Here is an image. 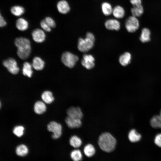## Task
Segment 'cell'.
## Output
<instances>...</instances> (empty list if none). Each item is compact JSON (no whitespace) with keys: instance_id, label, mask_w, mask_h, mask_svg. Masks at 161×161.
I'll list each match as a JSON object with an SVG mask.
<instances>
[{"instance_id":"cell-1","label":"cell","mask_w":161,"mask_h":161,"mask_svg":"<svg viewBox=\"0 0 161 161\" xmlns=\"http://www.w3.org/2000/svg\"><path fill=\"white\" fill-rule=\"evenodd\" d=\"M14 44L17 48V53L18 57L23 60L27 58L31 50L29 40L27 38L19 37L15 39Z\"/></svg>"},{"instance_id":"cell-2","label":"cell","mask_w":161,"mask_h":161,"mask_svg":"<svg viewBox=\"0 0 161 161\" xmlns=\"http://www.w3.org/2000/svg\"><path fill=\"white\" fill-rule=\"evenodd\" d=\"M117 143L115 138L110 133L104 132L99 136L98 144L103 151L107 152H110L115 148Z\"/></svg>"},{"instance_id":"cell-3","label":"cell","mask_w":161,"mask_h":161,"mask_svg":"<svg viewBox=\"0 0 161 161\" xmlns=\"http://www.w3.org/2000/svg\"><path fill=\"white\" fill-rule=\"evenodd\" d=\"M95 39L86 36L85 38H79L78 44V49L83 52H87L93 47Z\"/></svg>"},{"instance_id":"cell-4","label":"cell","mask_w":161,"mask_h":161,"mask_svg":"<svg viewBox=\"0 0 161 161\" xmlns=\"http://www.w3.org/2000/svg\"><path fill=\"white\" fill-rule=\"evenodd\" d=\"M61 60L63 64L66 66L72 68L78 61V58L77 55L69 52H66L62 54Z\"/></svg>"},{"instance_id":"cell-5","label":"cell","mask_w":161,"mask_h":161,"mask_svg":"<svg viewBox=\"0 0 161 161\" xmlns=\"http://www.w3.org/2000/svg\"><path fill=\"white\" fill-rule=\"evenodd\" d=\"M47 129L49 131L52 132V137L57 139L61 135L62 126L61 125L55 121H51L47 125Z\"/></svg>"},{"instance_id":"cell-6","label":"cell","mask_w":161,"mask_h":161,"mask_svg":"<svg viewBox=\"0 0 161 161\" xmlns=\"http://www.w3.org/2000/svg\"><path fill=\"white\" fill-rule=\"evenodd\" d=\"M3 65L10 72L13 74H17L19 72V69L17 66V62L12 58H9L4 61Z\"/></svg>"},{"instance_id":"cell-7","label":"cell","mask_w":161,"mask_h":161,"mask_svg":"<svg viewBox=\"0 0 161 161\" xmlns=\"http://www.w3.org/2000/svg\"><path fill=\"white\" fill-rule=\"evenodd\" d=\"M139 24L136 17L133 16H130L126 20L125 23L126 28L129 32L135 31L138 28Z\"/></svg>"},{"instance_id":"cell-8","label":"cell","mask_w":161,"mask_h":161,"mask_svg":"<svg viewBox=\"0 0 161 161\" xmlns=\"http://www.w3.org/2000/svg\"><path fill=\"white\" fill-rule=\"evenodd\" d=\"M95 58L91 55L85 54L83 55L81 64L87 69H91L95 66Z\"/></svg>"},{"instance_id":"cell-9","label":"cell","mask_w":161,"mask_h":161,"mask_svg":"<svg viewBox=\"0 0 161 161\" xmlns=\"http://www.w3.org/2000/svg\"><path fill=\"white\" fill-rule=\"evenodd\" d=\"M68 116L74 118L81 120L83 117L81 109L79 107L72 106L67 111Z\"/></svg>"},{"instance_id":"cell-10","label":"cell","mask_w":161,"mask_h":161,"mask_svg":"<svg viewBox=\"0 0 161 161\" xmlns=\"http://www.w3.org/2000/svg\"><path fill=\"white\" fill-rule=\"evenodd\" d=\"M32 35L33 40L36 42H42L45 39V34L41 29H36L34 30L32 32Z\"/></svg>"},{"instance_id":"cell-11","label":"cell","mask_w":161,"mask_h":161,"mask_svg":"<svg viewBox=\"0 0 161 161\" xmlns=\"http://www.w3.org/2000/svg\"><path fill=\"white\" fill-rule=\"evenodd\" d=\"M129 141L132 143H136L139 141L142 138L141 134L135 129H133L130 130L128 135Z\"/></svg>"},{"instance_id":"cell-12","label":"cell","mask_w":161,"mask_h":161,"mask_svg":"<svg viewBox=\"0 0 161 161\" xmlns=\"http://www.w3.org/2000/svg\"><path fill=\"white\" fill-rule=\"evenodd\" d=\"M65 121L67 126L72 129L79 128L82 124L81 120L72 118L68 116L66 118Z\"/></svg>"},{"instance_id":"cell-13","label":"cell","mask_w":161,"mask_h":161,"mask_svg":"<svg viewBox=\"0 0 161 161\" xmlns=\"http://www.w3.org/2000/svg\"><path fill=\"white\" fill-rule=\"evenodd\" d=\"M105 25L108 29L111 30H118L120 27V24L116 19H109L105 22Z\"/></svg>"},{"instance_id":"cell-14","label":"cell","mask_w":161,"mask_h":161,"mask_svg":"<svg viewBox=\"0 0 161 161\" xmlns=\"http://www.w3.org/2000/svg\"><path fill=\"white\" fill-rule=\"evenodd\" d=\"M57 6L58 11L62 14H66L69 12L70 10L68 3L64 0L59 1L58 3Z\"/></svg>"},{"instance_id":"cell-15","label":"cell","mask_w":161,"mask_h":161,"mask_svg":"<svg viewBox=\"0 0 161 161\" xmlns=\"http://www.w3.org/2000/svg\"><path fill=\"white\" fill-rule=\"evenodd\" d=\"M44 65V62L40 58L36 57L32 60V66L37 70H42Z\"/></svg>"},{"instance_id":"cell-16","label":"cell","mask_w":161,"mask_h":161,"mask_svg":"<svg viewBox=\"0 0 161 161\" xmlns=\"http://www.w3.org/2000/svg\"><path fill=\"white\" fill-rule=\"evenodd\" d=\"M34 111L38 114L44 113L46 110V107L45 103L43 102L39 101L36 102L34 106Z\"/></svg>"},{"instance_id":"cell-17","label":"cell","mask_w":161,"mask_h":161,"mask_svg":"<svg viewBox=\"0 0 161 161\" xmlns=\"http://www.w3.org/2000/svg\"><path fill=\"white\" fill-rule=\"evenodd\" d=\"M150 124L153 128L161 129V119L159 114L153 116L150 120Z\"/></svg>"},{"instance_id":"cell-18","label":"cell","mask_w":161,"mask_h":161,"mask_svg":"<svg viewBox=\"0 0 161 161\" xmlns=\"http://www.w3.org/2000/svg\"><path fill=\"white\" fill-rule=\"evenodd\" d=\"M29 149L27 146L23 144L18 146L16 149V154L20 157H24L28 153Z\"/></svg>"},{"instance_id":"cell-19","label":"cell","mask_w":161,"mask_h":161,"mask_svg":"<svg viewBox=\"0 0 161 161\" xmlns=\"http://www.w3.org/2000/svg\"><path fill=\"white\" fill-rule=\"evenodd\" d=\"M16 28L19 30L23 31L26 30L28 27L27 21L23 18H20L17 19L16 23Z\"/></svg>"},{"instance_id":"cell-20","label":"cell","mask_w":161,"mask_h":161,"mask_svg":"<svg viewBox=\"0 0 161 161\" xmlns=\"http://www.w3.org/2000/svg\"><path fill=\"white\" fill-rule=\"evenodd\" d=\"M131 59V54L129 52H126L120 56L119 61L122 65L125 66L127 65L130 63Z\"/></svg>"},{"instance_id":"cell-21","label":"cell","mask_w":161,"mask_h":161,"mask_svg":"<svg viewBox=\"0 0 161 161\" xmlns=\"http://www.w3.org/2000/svg\"><path fill=\"white\" fill-rule=\"evenodd\" d=\"M125 11L123 7L119 5L115 6L113 9L112 14L116 18H120L123 17Z\"/></svg>"},{"instance_id":"cell-22","label":"cell","mask_w":161,"mask_h":161,"mask_svg":"<svg viewBox=\"0 0 161 161\" xmlns=\"http://www.w3.org/2000/svg\"><path fill=\"white\" fill-rule=\"evenodd\" d=\"M22 73L24 75L30 78L32 74L31 64L27 62H25L23 64Z\"/></svg>"},{"instance_id":"cell-23","label":"cell","mask_w":161,"mask_h":161,"mask_svg":"<svg viewBox=\"0 0 161 161\" xmlns=\"http://www.w3.org/2000/svg\"><path fill=\"white\" fill-rule=\"evenodd\" d=\"M41 97L43 101L47 104L52 103L54 100L52 93L49 91H47L44 92Z\"/></svg>"},{"instance_id":"cell-24","label":"cell","mask_w":161,"mask_h":161,"mask_svg":"<svg viewBox=\"0 0 161 161\" xmlns=\"http://www.w3.org/2000/svg\"><path fill=\"white\" fill-rule=\"evenodd\" d=\"M150 32L148 28H144L142 30L140 39V41L143 43L147 42L150 40Z\"/></svg>"},{"instance_id":"cell-25","label":"cell","mask_w":161,"mask_h":161,"mask_svg":"<svg viewBox=\"0 0 161 161\" xmlns=\"http://www.w3.org/2000/svg\"><path fill=\"white\" fill-rule=\"evenodd\" d=\"M85 154L88 157L93 156L95 152V149L94 146L91 144L86 145L83 149Z\"/></svg>"},{"instance_id":"cell-26","label":"cell","mask_w":161,"mask_h":161,"mask_svg":"<svg viewBox=\"0 0 161 161\" xmlns=\"http://www.w3.org/2000/svg\"><path fill=\"white\" fill-rule=\"evenodd\" d=\"M101 9L103 14L107 16L112 13L113 9L110 4L107 2H104L101 4Z\"/></svg>"},{"instance_id":"cell-27","label":"cell","mask_w":161,"mask_h":161,"mask_svg":"<svg viewBox=\"0 0 161 161\" xmlns=\"http://www.w3.org/2000/svg\"><path fill=\"white\" fill-rule=\"evenodd\" d=\"M69 143L71 146L75 148H78L81 145V139L77 136L74 135L71 137L69 140Z\"/></svg>"},{"instance_id":"cell-28","label":"cell","mask_w":161,"mask_h":161,"mask_svg":"<svg viewBox=\"0 0 161 161\" xmlns=\"http://www.w3.org/2000/svg\"><path fill=\"white\" fill-rule=\"evenodd\" d=\"M70 157L73 161H80L82 159V154L80 150L75 149L71 152Z\"/></svg>"},{"instance_id":"cell-29","label":"cell","mask_w":161,"mask_h":161,"mask_svg":"<svg viewBox=\"0 0 161 161\" xmlns=\"http://www.w3.org/2000/svg\"><path fill=\"white\" fill-rule=\"evenodd\" d=\"M10 11L13 15L16 16H19L24 13V9L21 6H16L11 7Z\"/></svg>"},{"instance_id":"cell-30","label":"cell","mask_w":161,"mask_h":161,"mask_svg":"<svg viewBox=\"0 0 161 161\" xmlns=\"http://www.w3.org/2000/svg\"><path fill=\"white\" fill-rule=\"evenodd\" d=\"M131 11L133 16L135 17H139L143 13V8L141 5L134 6V7L131 8Z\"/></svg>"},{"instance_id":"cell-31","label":"cell","mask_w":161,"mask_h":161,"mask_svg":"<svg viewBox=\"0 0 161 161\" xmlns=\"http://www.w3.org/2000/svg\"><path fill=\"white\" fill-rule=\"evenodd\" d=\"M24 130V128L23 126H16L14 128L13 132L16 136L20 137L23 134Z\"/></svg>"},{"instance_id":"cell-32","label":"cell","mask_w":161,"mask_h":161,"mask_svg":"<svg viewBox=\"0 0 161 161\" xmlns=\"http://www.w3.org/2000/svg\"><path fill=\"white\" fill-rule=\"evenodd\" d=\"M154 143L157 146L161 148V132L158 133L155 135Z\"/></svg>"},{"instance_id":"cell-33","label":"cell","mask_w":161,"mask_h":161,"mask_svg":"<svg viewBox=\"0 0 161 161\" xmlns=\"http://www.w3.org/2000/svg\"><path fill=\"white\" fill-rule=\"evenodd\" d=\"M46 22L51 28H54L55 26V23L54 20L49 17H46L44 19Z\"/></svg>"},{"instance_id":"cell-34","label":"cell","mask_w":161,"mask_h":161,"mask_svg":"<svg viewBox=\"0 0 161 161\" xmlns=\"http://www.w3.org/2000/svg\"><path fill=\"white\" fill-rule=\"evenodd\" d=\"M40 25L42 28L45 31L48 32L51 31V27L48 25L44 20L41 21Z\"/></svg>"},{"instance_id":"cell-35","label":"cell","mask_w":161,"mask_h":161,"mask_svg":"<svg viewBox=\"0 0 161 161\" xmlns=\"http://www.w3.org/2000/svg\"><path fill=\"white\" fill-rule=\"evenodd\" d=\"M131 3L134 6L141 5V0H130Z\"/></svg>"},{"instance_id":"cell-36","label":"cell","mask_w":161,"mask_h":161,"mask_svg":"<svg viewBox=\"0 0 161 161\" xmlns=\"http://www.w3.org/2000/svg\"><path fill=\"white\" fill-rule=\"evenodd\" d=\"M7 23L3 17L0 14V26L1 27H4L6 25Z\"/></svg>"},{"instance_id":"cell-37","label":"cell","mask_w":161,"mask_h":161,"mask_svg":"<svg viewBox=\"0 0 161 161\" xmlns=\"http://www.w3.org/2000/svg\"><path fill=\"white\" fill-rule=\"evenodd\" d=\"M159 115L160 119H161V109L160 111V113H159Z\"/></svg>"}]
</instances>
